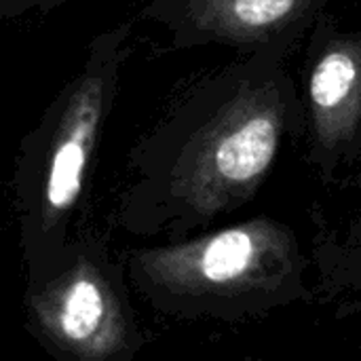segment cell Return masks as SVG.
<instances>
[{
  "mask_svg": "<svg viewBox=\"0 0 361 361\" xmlns=\"http://www.w3.org/2000/svg\"><path fill=\"white\" fill-rule=\"evenodd\" d=\"M288 53H239L190 82L127 157L114 224L182 239L256 199L283 146L307 137Z\"/></svg>",
  "mask_w": 361,
  "mask_h": 361,
  "instance_id": "obj_1",
  "label": "cell"
},
{
  "mask_svg": "<svg viewBox=\"0 0 361 361\" xmlns=\"http://www.w3.org/2000/svg\"><path fill=\"white\" fill-rule=\"evenodd\" d=\"M133 21L95 34L76 74L44 108L15 154L11 182L25 286L59 269L82 228L91 165L114 110Z\"/></svg>",
  "mask_w": 361,
  "mask_h": 361,
  "instance_id": "obj_2",
  "label": "cell"
},
{
  "mask_svg": "<svg viewBox=\"0 0 361 361\" xmlns=\"http://www.w3.org/2000/svg\"><path fill=\"white\" fill-rule=\"evenodd\" d=\"M129 281L159 315L237 324L311 302L313 260L294 228L258 216L201 235L131 247Z\"/></svg>",
  "mask_w": 361,
  "mask_h": 361,
  "instance_id": "obj_3",
  "label": "cell"
},
{
  "mask_svg": "<svg viewBox=\"0 0 361 361\" xmlns=\"http://www.w3.org/2000/svg\"><path fill=\"white\" fill-rule=\"evenodd\" d=\"M129 286L123 256L82 226L59 269L25 286L27 332L61 361H131L146 338Z\"/></svg>",
  "mask_w": 361,
  "mask_h": 361,
  "instance_id": "obj_4",
  "label": "cell"
},
{
  "mask_svg": "<svg viewBox=\"0 0 361 361\" xmlns=\"http://www.w3.org/2000/svg\"><path fill=\"white\" fill-rule=\"evenodd\" d=\"M302 99L307 159L332 184L361 163V25L319 17L307 36Z\"/></svg>",
  "mask_w": 361,
  "mask_h": 361,
  "instance_id": "obj_5",
  "label": "cell"
},
{
  "mask_svg": "<svg viewBox=\"0 0 361 361\" xmlns=\"http://www.w3.org/2000/svg\"><path fill=\"white\" fill-rule=\"evenodd\" d=\"M330 0H148L140 19L161 25L173 49L220 44L239 53H292Z\"/></svg>",
  "mask_w": 361,
  "mask_h": 361,
  "instance_id": "obj_6",
  "label": "cell"
},
{
  "mask_svg": "<svg viewBox=\"0 0 361 361\" xmlns=\"http://www.w3.org/2000/svg\"><path fill=\"white\" fill-rule=\"evenodd\" d=\"M343 203L311 209L315 294L338 319H361V163L336 182Z\"/></svg>",
  "mask_w": 361,
  "mask_h": 361,
  "instance_id": "obj_7",
  "label": "cell"
}]
</instances>
